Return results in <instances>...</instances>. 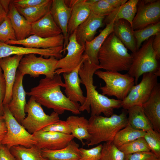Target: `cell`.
Returning a JSON list of instances; mask_svg holds the SVG:
<instances>
[{
    "mask_svg": "<svg viewBox=\"0 0 160 160\" xmlns=\"http://www.w3.org/2000/svg\"><path fill=\"white\" fill-rule=\"evenodd\" d=\"M101 69L99 65L91 63L87 58L79 69L81 84L85 86L86 96L84 103L80 105V111H91V116H99L103 113L109 117L114 114V110L121 107V100L109 98L100 93L93 84V76L95 72Z\"/></svg>",
    "mask_w": 160,
    "mask_h": 160,
    "instance_id": "obj_1",
    "label": "cell"
},
{
    "mask_svg": "<svg viewBox=\"0 0 160 160\" xmlns=\"http://www.w3.org/2000/svg\"><path fill=\"white\" fill-rule=\"evenodd\" d=\"M64 86L60 75L55 74L52 78L45 77L41 79L38 84L26 94L41 105L52 109L59 115L65 111L75 115L80 114V104L71 101L63 93L60 87Z\"/></svg>",
    "mask_w": 160,
    "mask_h": 160,
    "instance_id": "obj_2",
    "label": "cell"
},
{
    "mask_svg": "<svg viewBox=\"0 0 160 160\" xmlns=\"http://www.w3.org/2000/svg\"><path fill=\"white\" fill-rule=\"evenodd\" d=\"M99 65L106 71H128L132 62V56L113 32L106 39L98 55Z\"/></svg>",
    "mask_w": 160,
    "mask_h": 160,
    "instance_id": "obj_3",
    "label": "cell"
},
{
    "mask_svg": "<svg viewBox=\"0 0 160 160\" xmlns=\"http://www.w3.org/2000/svg\"><path fill=\"white\" fill-rule=\"evenodd\" d=\"M127 110L123 108L119 115L91 116L88 120L90 138L86 143L87 146L112 141L117 133L127 125Z\"/></svg>",
    "mask_w": 160,
    "mask_h": 160,
    "instance_id": "obj_4",
    "label": "cell"
},
{
    "mask_svg": "<svg viewBox=\"0 0 160 160\" xmlns=\"http://www.w3.org/2000/svg\"><path fill=\"white\" fill-rule=\"evenodd\" d=\"M154 36L145 41L135 52L131 54L132 62L127 73L134 78L135 84L144 73H153L160 76V66L152 47Z\"/></svg>",
    "mask_w": 160,
    "mask_h": 160,
    "instance_id": "obj_5",
    "label": "cell"
},
{
    "mask_svg": "<svg viewBox=\"0 0 160 160\" xmlns=\"http://www.w3.org/2000/svg\"><path fill=\"white\" fill-rule=\"evenodd\" d=\"M95 74L103 80L105 85L100 89L103 95L114 96L122 100L127 96L132 87L135 85L134 78L127 73L103 71L98 70Z\"/></svg>",
    "mask_w": 160,
    "mask_h": 160,
    "instance_id": "obj_6",
    "label": "cell"
},
{
    "mask_svg": "<svg viewBox=\"0 0 160 160\" xmlns=\"http://www.w3.org/2000/svg\"><path fill=\"white\" fill-rule=\"evenodd\" d=\"M4 116L7 132L1 144L9 149L12 147L20 145L27 148L36 145V142L33 135L15 119L10 111L7 104L3 105Z\"/></svg>",
    "mask_w": 160,
    "mask_h": 160,
    "instance_id": "obj_7",
    "label": "cell"
},
{
    "mask_svg": "<svg viewBox=\"0 0 160 160\" xmlns=\"http://www.w3.org/2000/svg\"><path fill=\"white\" fill-rule=\"evenodd\" d=\"M25 111L27 116L21 124L32 134L60 120L59 115L54 111L49 115L46 114L41 105L32 97L27 103Z\"/></svg>",
    "mask_w": 160,
    "mask_h": 160,
    "instance_id": "obj_8",
    "label": "cell"
},
{
    "mask_svg": "<svg viewBox=\"0 0 160 160\" xmlns=\"http://www.w3.org/2000/svg\"><path fill=\"white\" fill-rule=\"evenodd\" d=\"M58 60L54 57L46 58L34 54L25 55L20 61L18 70L24 76L28 74L35 78L43 75L52 78L55 74Z\"/></svg>",
    "mask_w": 160,
    "mask_h": 160,
    "instance_id": "obj_9",
    "label": "cell"
},
{
    "mask_svg": "<svg viewBox=\"0 0 160 160\" xmlns=\"http://www.w3.org/2000/svg\"><path fill=\"white\" fill-rule=\"evenodd\" d=\"M157 75L153 73L143 74L141 81L133 85L126 97L121 100V107L127 110L136 105H141L150 97L158 83Z\"/></svg>",
    "mask_w": 160,
    "mask_h": 160,
    "instance_id": "obj_10",
    "label": "cell"
},
{
    "mask_svg": "<svg viewBox=\"0 0 160 160\" xmlns=\"http://www.w3.org/2000/svg\"><path fill=\"white\" fill-rule=\"evenodd\" d=\"M69 42L67 47L63 49L64 54L65 51L67 53L66 56L58 60L56 70L55 74L69 73L76 68L87 57L84 54V47L79 44L76 38V30L69 37Z\"/></svg>",
    "mask_w": 160,
    "mask_h": 160,
    "instance_id": "obj_11",
    "label": "cell"
},
{
    "mask_svg": "<svg viewBox=\"0 0 160 160\" xmlns=\"http://www.w3.org/2000/svg\"><path fill=\"white\" fill-rule=\"evenodd\" d=\"M160 0H139L132 27L134 31L140 30L160 22Z\"/></svg>",
    "mask_w": 160,
    "mask_h": 160,
    "instance_id": "obj_12",
    "label": "cell"
},
{
    "mask_svg": "<svg viewBox=\"0 0 160 160\" xmlns=\"http://www.w3.org/2000/svg\"><path fill=\"white\" fill-rule=\"evenodd\" d=\"M63 46L48 49H37L10 45L0 41V59L13 55L37 54L48 58L54 57L58 60L63 57Z\"/></svg>",
    "mask_w": 160,
    "mask_h": 160,
    "instance_id": "obj_13",
    "label": "cell"
},
{
    "mask_svg": "<svg viewBox=\"0 0 160 160\" xmlns=\"http://www.w3.org/2000/svg\"><path fill=\"white\" fill-rule=\"evenodd\" d=\"M24 76L17 71L12 91V98L8 108L16 120L20 124L26 116L25 111L27 104L26 92L23 84Z\"/></svg>",
    "mask_w": 160,
    "mask_h": 160,
    "instance_id": "obj_14",
    "label": "cell"
},
{
    "mask_svg": "<svg viewBox=\"0 0 160 160\" xmlns=\"http://www.w3.org/2000/svg\"><path fill=\"white\" fill-rule=\"evenodd\" d=\"M33 135L36 141V145L41 149L55 150L66 146L74 138L71 134L41 130Z\"/></svg>",
    "mask_w": 160,
    "mask_h": 160,
    "instance_id": "obj_15",
    "label": "cell"
},
{
    "mask_svg": "<svg viewBox=\"0 0 160 160\" xmlns=\"http://www.w3.org/2000/svg\"><path fill=\"white\" fill-rule=\"evenodd\" d=\"M24 56L13 55L0 59V67L5 80L6 90L3 105H8L12 98L13 87L20 61Z\"/></svg>",
    "mask_w": 160,
    "mask_h": 160,
    "instance_id": "obj_16",
    "label": "cell"
},
{
    "mask_svg": "<svg viewBox=\"0 0 160 160\" xmlns=\"http://www.w3.org/2000/svg\"><path fill=\"white\" fill-rule=\"evenodd\" d=\"M84 60L71 72L63 73L66 96L73 102L80 103V105L84 103L86 99L81 87V81L79 75V69Z\"/></svg>",
    "mask_w": 160,
    "mask_h": 160,
    "instance_id": "obj_17",
    "label": "cell"
},
{
    "mask_svg": "<svg viewBox=\"0 0 160 160\" xmlns=\"http://www.w3.org/2000/svg\"><path fill=\"white\" fill-rule=\"evenodd\" d=\"M71 11V8L66 5L64 0H52L50 12L64 37L63 49L67 47L69 42L68 26Z\"/></svg>",
    "mask_w": 160,
    "mask_h": 160,
    "instance_id": "obj_18",
    "label": "cell"
},
{
    "mask_svg": "<svg viewBox=\"0 0 160 160\" xmlns=\"http://www.w3.org/2000/svg\"><path fill=\"white\" fill-rule=\"evenodd\" d=\"M105 17L97 15L91 12L87 19L76 30L78 43L84 47L86 41L92 40L95 38L98 29L103 26Z\"/></svg>",
    "mask_w": 160,
    "mask_h": 160,
    "instance_id": "obj_19",
    "label": "cell"
},
{
    "mask_svg": "<svg viewBox=\"0 0 160 160\" xmlns=\"http://www.w3.org/2000/svg\"><path fill=\"white\" fill-rule=\"evenodd\" d=\"M64 41V37L61 33L56 36L46 38L31 35L23 40H10L5 43L12 45H21L31 48L48 49L63 46Z\"/></svg>",
    "mask_w": 160,
    "mask_h": 160,
    "instance_id": "obj_20",
    "label": "cell"
},
{
    "mask_svg": "<svg viewBox=\"0 0 160 160\" xmlns=\"http://www.w3.org/2000/svg\"><path fill=\"white\" fill-rule=\"evenodd\" d=\"M153 129L160 132V84L158 83L148 100L142 105Z\"/></svg>",
    "mask_w": 160,
    "mask_h": 160,
    "instance_id": "obj_21",
    "label": "cell"
},
{
    "mask_svg": "<svg viewBox=\"0 0 160 160\" xmlns=\"http://www.w3.org/2000/svg\"><path fill=\"white\" fill-rule=\"evenodd\" d=\"M7 16L14 30L16 40L24 39L31 35V24L20 13L12 0L9 5Z\"/></svg>",
    "mask_w": 160,
    "mask_h": 160,
    "instance_id": "obj_22",
    "label": "cell"
},
{
    "mask_svg": "<svg viewBox=\"0 0 160 160\" xmlns=\"http://www.w3.org/2000/svg\"><path fill=\"white\" fill-rule=\"evenodd\" d=\"M62 33L50 12L41 19L31 24V35L49 38Z\"/></svg>",
    "mask_w": 160,
    "mask_h": 160,
    "instance_id": "obj_23",
    "label": "cell"
},
{
    "mask_svg": "<svg viewBox=\"0 0 160 160\" xmlns=\"http://www.w3.org/2000/svg\"><path fill=\"white\" fill-rule=\"evenodd\" d=\"M114 22L106 25L100 34L90 41L85 42L84 54L92 63L99 65L98 55L103 43L108 36L113 32Z\"/></svg>",
    "mask_w": 160,
    "mask_h": 160,
    "instance_id": "obj_24",
    "label": "cell"
},
{
    "mask_svg": "<svg viewBox=\"0 0 160 160\" xmlns=\"http://www.w3.org/2000/svg\"><path fill=\"white\" fill-rule=\"evenodd\" d=\"M134 31L130 23L126 20L120 19L114 22V34L132 53L137 50Z\"/></svg>",
    "mask_w": 160,
    "mask_h": 160,
    "instance_id": "obj_25",
    "label": "cell"
},
{
    "mask_svg": "<svg viewBox=\"0 0 160 160\" xmlns=\"http://www.w3.org/2000/svg\"><path fill=\"white\" fill-rule=\"evenodd\" d=\"M42 156L49 160H78L80 157L79 145L73 140L65 147L58 150L41 149Z\"/></svg>",
    "mask_w": 160,
    "mask_h": 160,
    "instance_id": "obj_26",
    "label": "cell"
},
{
    "mask_svg": "<svg viewBox=\"0 0 160 160\" xmlns=\"http://www.w3.org/2000/svg\"><path fill=\"white\" fill-rule=\"evenodd\" d=\"M138 0H129L121 6L115 8L110 14L105 17L103 23L106 25L120 19L128 21L131 26L136 14Z\"/></svg>",
    "mask_w": 160,
    "mask_h": 160,
    "instance_id": "obj_27",
    "label": "cell"
},
{
    "mask_svg": "<svg viewBox=\"0 0 160 160\" xmlns=\"http://www.w3.org/2000/svg\"><path fill=\"white\" fill-rule=\"evenodd\" d=\"M91 10L86 0H76L71 7V16L68 26V33L69 36L77 27L89 17Z\"/></svg>",
    "mask_w": 160,
    "mask_h": 160,
    "instance_id": "obj_28",
    "label": "cell"
},
{
    "mask_svg": "<svg viewBox=\"0 0 160 160\" xmlns=\"http://www.w3.org/2000/svg\"><path fill=\"white\" fill-rule=\"evenodd\" d=\"M66 121L70 127L71 134L81 141L82 145H85L83 140L88 141L90 138L89 131V121L84 116H70Z\"/></svg>",
    "mask_w": 160,
    "mask_h": 160,
    "instance_id": "obj_29",
    "label": "cell"
},
{
    "mask_svg": "<svg viewBox=\"0 0 160 160\" xmlns=\"http://www.w3.org/2000/svg\"><path fill=\"white\" fill-rule=\"evenodd\" d=\"M128 124L133 128L145 132L153 129L141 105H136L127 110Z\"/></svg>",
    "mask_w": 160,
    "mask_h": 160,
    "instance_id": "obj_30",
    "label": "cell"
},
{
    "mask_svg": "<svg viewBox=\"0 0 160 160\" xmlns=\"http://www.w3.org/2000/svg\"><path fill=\"white\" fill-rule=\"evenodd\" d=\"M9 150L16 160H49L42 156L41 149L36 145L29 148L14 146Z\"/></svg>",
    "mask_w": 160,
    "mask_h": 160,
    "instance_id": "obj_31",
    "label": "cell"
},
{
    "mask_svg": "<svg viewBox=\"0 0 160 160\" xmlns=\"http://www.w3.org/2000/svg\"><path fill=\"white\" fill-rule=\"evenodd\" d=\"M52 0L44 4L28 8L15 7L20 13L30 24L38 20L50 12Z\"/></svg>",
    "mask_w": 160,
    "mask_h": 160,
    "instance_id": "obj_32",
    "label": "cell"
},
{
    "mask_svg": "<svg viewBox=\"0 0 160 160\" xmlns=\"http://www.w3.org/2000/svg\"><path fill=\"white\" fill-rule=\"evenodd\" d=\"M146 132L136 129L127 124L118 131L112 142L118 148L138 138L143 137Z\"/></svg>",
    "mask_w": 160,
    "mask_h": 160,
    "instance_id": "obj_33",
    "label": "cell"
},
{
    "mask_svg": "<svg viewBox=\"0 0 160 160\" xmlns=\"http://www.w3.org/2000/svg\"><path fill=\"white\" fill-rule=\"evenodd\" d=\"M160 32V22L149 25L142 29L134 31L137 50L142 43Z\"/></svg>",
    "mask_w": 160,
    "mask_h": 160,
    "instance_id": "obj_34",
    "label": "cell"
},
{
    "mask_svg": "<svg viewBox=\"0 0 160 160\" xmlns=\"http://www.w3.org/2000/svg\"><path fill=\"white\" fill-rule=\"evenodd\" d=\"M125 156L112 141L105 142L102 145L101 160H125Z\"/></svg>",
    "mask_w": 160,
    "mask_h": 160,
    "instance_id": "obj_35",
    "label": "cell"
},
{
    "mask_svg": "<svg viewBox=\"0 0 160 160\" xmlns=\"http://www.w3.org/2000/svg\"><path fill=\"white\" fill-rule=\"evenodd\" d=\"M118 148L125 155L139 152L151 151L144 137L136 139Z\"/></svg>",
    "mask_w": 160,
    "mask_h": 160,
    "instance_id": "obj_36",
    "label": "cell"
},
{
    "mask_svg": "<svg viewBox=\"0 0 160 160\" xmlns=\"http://www.w3.org/2000/svg\"><path fill=\"white\" fill-rule=\"evenodd\" d=\"M143 137L150 151L160 159V132L151 129L146 132Z\"/></svg>",
    "mask_w": 160,
    "mask_h": 160,
    "instance_id": "obj_37",
    "label": "cell"
},
{
    "mask_svg": "<svg viewBox=\"0 0 160 160\" xmlns=\"http://www.w3.org/2000/svg\"><path fill=\"white\" fill-rule=\"evenodd\" d=\"M16 40L15 34L9 18L7 17L0 25V41L6 43Z\"/></svg>",
    "mask_w": 160,
    "mask_h": 160,
    "instance_id": "obj_38",
    "label": "cell"
},
{
    "mask_svg": "<svg viewBox=\"0 0 160 160\" xmlns=\"http://www.w3.org/2000/svg\"><path fill=\"white\" fill-rule=\"evenodd\" d=\"M89 6L91 12L101 16H106L115 9L105 0H98Z\"/></svg>",
    "mask_w": 160,
    "mask_h": 160,
    "instance_id": "obj_39",
    "label": "cell"
},
{
    "mask_svg": "<svg viewBox=\"0 0 160 160\" xmlns=\"http://www.w3.org/2000/svg\"><path fill=\"white\" fill-rule=\"evenodd\" d=\"M102 144L91 148H79L80 157L78 160H101Z\"/></svg>",
    "mask_w": 160,
    "mask_h": 160,
    "instance_id": "obj_40",
    "label": "cell"
},
{
    "mask_svg": "<svg viewBox=\"0 0 160 160\" xmlns=\"http://www.w3.org/2000/svg\"><path fill=\"white\" fill-rule=\"evenodd\" d=\"M42 130L45 131H51L66 134H71L69 125L66 121L60 120L46 127Z\"/></svg>",
    "mask_w": 160,
    "mask_h": 160,
    "instance_id": "obj_41",
    "label": "cell"
},
{
    "mask_svg": "<svg viewBox=\"0 0 160 160\" xmlns=\"http://www.w3.org/2000/svg\"><path fill=\"white\" fill-rule=\"evenodd\" d=\"M156 156L151 151H141L125 155V160H157Z\"/></svg>",
    "mask_w": 160,
    "mask_h": 160,
    "instance_id": "obj_42",
    "label": "cell"
},
{
    "mask_svg": "<svg viewBox=\"0 0 160 160\" xmlns=\"http://www.w3.org/2000/svg\"><path fill=\"white\" fill-rule=\"evenodd\" d=\"M49 0H14L12 2L15 6L22 8H28L44 4Z\"/></svg>",
    "mask_w": 160,
    "mask_h": 160,
    "instance_id": "obj_43",
    "label": "cell"
},
{
    "mask_svg": "<svg viewBox=\"0 0 160 160\" xmlns=\"http://www.w3.org/2000/svg\"><path fill=\"white\" fill-rule=\"evenodd\" d=\"M6 90V84L2 70L0 67V115L3 116V101Z\"/></svg>",
    "mask_w": 160,
    "mask_h": 160,
    "instance_id": "obj_44",
    "label": "cell"
},
{
    "mask_svg": "<svg viewBox=\"0 0 160 160\" xmlns=\"http://www.w3.org/2000/svg\"><path fill=\"white\" fill-rule=\"evenodd\" d=\"M0 160H16L9 149L1 144H0Z\"/></svg>",
    "mask_w": 160,
    "mask_h": 160,
    "instance_id": "obj_45",
    "label": "cell"
},
{
    "mask_svg": "<svg viewBox=\"0 0 160 160\" xmlns=\"http://www.w3.org/2000/svg\"><path fill=\"white\" fill-rule=\"evenodd\" d=\"M152 47L153 49L155 52L156 58L158 60L160 59V32L154 36Z\"/></svg>",
    "mask_w": 160,
    "mask_h": 160,
    "instance_id": "obj_46",
    "label": "cell"
},
{
    "mask_svg": "<svg viewBox=\"0 0 160 160\" xmlns=\"http://www.w3.org/2000/svg\"><path fill=\"white\" fill-rule=\"evenodd\" d=\"M7 132L6 123L4 116L0 115V144Z\"/></svg>",
    "mask_w": 160,
    "mask_h": 160,
    "instance_id": "obj_47",
    "label": "cell"
},
{
    "mask_svg": "<svg viewBox=\"0 0 160 160\" xmlns=\"http://www.w3.org/2000/svg\"><path fill=\"white\" fill-rule=\"evenodd\" d=\"M109 4L115 8L121 6L125 4L127 0H105Z\"/></svg>",
    "mask_w": 160,
    "mask_h": 160,
    "instance_id": "obj_48",
    "label": "cell"
},
{
    "mask_svg": "<svg viewBox=\"0 0 160 160\" xmlns=\"http://www.w3.org/2000/svg\"><path fill=\"white\" fill-rule=\"evenodd\" d=\"M7 13L2 7L0 2V25L7 17Z\"/></svg>",
    "mask_w": 160,
    "mask_h": 160,
    "instance_id": "obj_49",
    "label": "cell"
},
{
    "mask_svg": "<svg viewBox=\"0 0 160 160\" xmlns=\"http://www.w3.org/2000/svg\"><path fill=\"white\" fill-rule=\"evenodd\" d=\"M12 0H0V2L7 14L8 12L9 5Z\"/></svg>",
    "mask_w": 160,
    "mask_h": 160,
    "instance_id": "obj_50",
    "label": "cell"
},
{
    "mask_svg": "<svg viewBox=\"0 0 160 160\" xmlns=\"http://www.w3.org/2000/svg\"><path fill=\"white\" fill-rule=\"evenodd\" d=\"M157 160H160V159H158Z\"/></svg>",
    "mask_w": 160,
    "mask_h": 160,
    "instance_id": "obj_51",
    "label": "cell"
}]
</instances>
